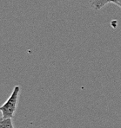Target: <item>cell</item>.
Wrapping results in <instances>:
<instances>
[{
    "label": "cell",
    "instance_id": "obj_2",
    "mask_svg": "<svg viewBox=\"0 0 121 128\" xmlns=\"http://www.w3.org/2000/svg\"><path fill=\"white\" fill-rule=\"evenodd\" d=\"M111 0H92V7L93 10H99L101 8H103L107 4L111 3Z\"/></svg>",
    "mask_w": 121,
    "mask_h": 128
},
{
    "label": "cell",
    "instance_id": "obj_4",
    "mask_svg": "<svg viewBox=\"0 0 121 128\" xmlns=\"http://www.w3.org/2000/svg\"><path fill=\"white\" fill-rule=\"evenodd\" d=\"M111 3L114 4L118 5L119 8H121V0H111Z\"/></svg>",
    "mask_w": 121,
    "mask_h": 128
},
{
    "label": "cell",
    "instance_id": "obj_3",
    "mask_svg": "<svg viewBox=\"0 0 121 128\" xmlns=\"http://www.w3.org/2000/svg\"><path fill=\"white\" fill-rule=\"evenodd\" d=\"M0 128H14L12 123V118H0Z\"/></svg>",
    "mask_w": 121,
    "mask_h": 128
},
{
    "label": "cell",
    "instance_id": "obj_1",
    "mask_svg": "<svg viewBox=\"0 0 121 128\" xmlns=\"http://www.w3.org/2000/svg\"><path fill=\"white\" fill-rule=\"evenodd\" d=\"M20 93L19 86H16L12 90V93L7 100L0 106V112L2 114V118H12L16 112L17 106H18V96Z\"/></svg>",
    "mask_w": 121,
    "mask_h": 128
}]
</instances>
